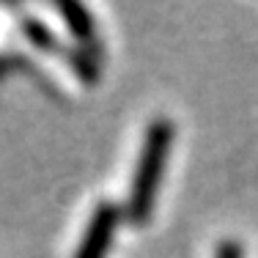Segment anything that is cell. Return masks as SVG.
<instances>
[{
	"mask_svg": "<svg viewBox=\"0 0 258 258\" xmlns=\"http://www.w3.org/2000/svg\"><path fill=\"white\" fill-rule=\"evenodd\" d=\"M173 140H176V124L170 118L159 115L146 126L124 206V214L132 225H146L154 214L162 173L170 162V151H173Z\"/></svg>",
	"mask_w": 258,
	"mask_h": 258,
	"instance_id": "cell-1",
	"label": "cell"
},
{
	"mask_svg": "<svg viewBox=\"0 0 258 258\" xmlns=\"http://www.w3.org/2000/svg\"><path fill=\"white\" fill-rule=\"evenodd\" d=\"M121 217H124V212H121L118 204L99 201L96 209L91 212L85 233H83V239H80V244H77L72 258H107L110 247H113L115 231L121 225Z\"/></svg>",
	"mask_w": 258,
	"mask_h": 258,
	"instance_id": "cell-2",
	"label": "cell"
},
{
	"mask_svg": "<svg viewBox=\"0 0 258 258\" xmlns=\"http://www.w3.org/2000/svg\"><path fill=\"white\" fill-rule=\"evenodd\" d=\"M58 11H60V17H63L69 33L77 39L75 47L99 58V39H96V28H94L91 11L80 3H58Z\"/></svg>",
	"mask_w": 258,
	"mask_h": 258,
	"instance_id": "cell-3",
	"label": "cell"
},
{
	"mask_svg": "<svg viewBox=\"0 0 258 258\" xmlns=\"http://www.w3.org/2000/svg\"><path fill=\"white\" fill-rule=\"evenodd\" d=\"M214 258H244L242 244H239L236 239H223V242L217 244V250H214Z\"/></svg>",
	"mask_w": 258,
	"mask_h": 258,
	"instance_id": "cell-4",
	"label": "cell"
}]
</instances>
